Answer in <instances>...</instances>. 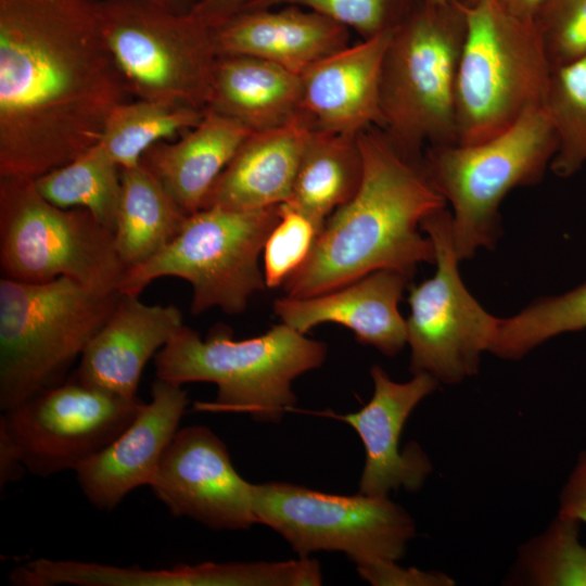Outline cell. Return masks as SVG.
<instances>
[{"instance_id": "27", "label": "cell", "mask_w": 586, "mask_h": 586, "mask_svg": "<svg viewBox=\"0 0 586 586\" xmlns=\"http://www.w3.org/2000/svg\"><path fill=\"white\" fill-rule=\"evenodd\" d=\"M120 170L97 143L34 181L38 192L51 204L61 208H84L114 233L122 190Z\"/></svg>"}, {"instance_id": "6", "label": "cell", "mask_w": 586, "mask_h": 586, "mask_svg": "<svg viewBox=\"0 0 586 586\" xmlns=\"http://www.w3.org/2000/svg\"><path fill=\"white\" fill-rule=\"evenodd\" d=\"M464 1L467 30L456 82L457 143L476 144L543 107L552 68L534 20L497 0Z\"/></svg>"}, {"instance_id": "38", "label": "cell", "mask_w": 586, "mask_h": 586, "mask_svg": "<svg viewBox=\"0 0 586 586\" xmlns=\"http://www.w3.org/2000/svg\"><path fill=\"white\" fill-rule=\"evenodd\" d=\"M507 11L522 18L534 20L543 0H497Z\"/></svg>"}, {"instance_id": "39", "label": "cell", "mask_w": 586, "mask_h": 586, "mask_svg": "<svg viewBox=\"0 0 586 586\" xmlns=\"http://www.w3.org/2000/svg\"><path fill=\"white\" fill-rule=\"evenodd\" d=\"M157 7H161L167 11L177 14H189L191 13L195 5L199 3V0H146Z\"/></svg>"}, {"instance_id": "40", "label": "cell", "mask_w": 586, "mask_h": 586, "mask_svg": "<svg viewBox=\"0 0 586 586\" xmlns=\"http://www.w3.org/2000/svg\"><path fill=\"white\" fill-rule=\"evenodd\" d=\"M424 2L426 3H432V4H443V3H447L451 0H423ZM466 1H472V0H466Z\"/></svg>"}, {"instance_id": "16", "label": "cell", "mask_w": 586, "mask_h": 586, "mask_svg": "<svg viewBox=\"0 0 586 586\" xmlns=\"http://www.w3.org/2000/svg\"><path fill=\"white\" fill-rule=\"evenodd\" d=\"M182 385L157 379L133 421L75 472L91 505L110 511L133 489L152 483L161 459L179 430L188 405Z\"/></svg>"}, {"instance_id": "24", "label": "cell", "mask_w": 586, "mask_h": 586, "mask_svg": "<svg viewBox=\"0 0 586 586\" xmlns=\"http://www.w3.org/2000/svg\"><path fill=\"white\" fill-rule=\"evenodd\" d=\"M362 157L357 136L311 130L285 204L320 226L357 192Z\"/></svg>"}, {"instance_id": "34", "label": "cell", "mask_w": 586, "mask_h": 586, "mask_svg": "<svg viewBox=\"0 0 586 586\" xmlns=\"http://www.w3.org/2000/svg\"><path fill=\"white\" fill-rule=\"evenodd\" d=\"M360 577L374 586H451L454 579L441 572L403 568L397 561H384L358 568Z\"/></svg>"}, {"instance_id": "19", "label": "cell", "mask_w": 586, "mask_h": 586, "mask_svg": "<svg viewBox=\"0 0 586 586\" xmlns=\"http://www.w3.org/2000/svg\"><path fill=\"white\" fill-rule=\"evenodd\" d=\"M183 326L174 305H148L120 295L111 316L79 358L77 381L109 393L136 398L146 362Z\"/></svg>"}, {"instance_id": "22", "label": "cell", "mask_w": 586, "mask_h": 586, "mask_svg": "<svg viewBox=\"0 0 586 586\" xmlns=\"http://www.w3.org/2000/svg\"><path fill=\"white\" fill-rule=\"evenodd\" d=\"M252 132L242 124L206 110L202 120L176 141L163 140L149 148L140 164L190 215L203 208L214 183Z\"/></svg>"}, {"instance_id": "4", "label": "cell", "mask_w": 586, "mask_h": 586, "mask_svg": "<svg viewBox=\"0 0 586 586\" xmlns=\"http://www.w3.org/2000/svg\"><path fill=\"white\" fill-rule=\"evenodd\" d=\"M327 345L280 323L266 333L237 341L219 324L205 339L182 326L154 356L157 379L183 385L211 382L217 397L211 410L249 413L259 422H277L296 403L292 382L318 368Z\"/></svg>"}, {"instance_id": "17", "label": "cell", "mask_w": 586, "mask_h": 586, "mask_svg": "<svg viewBox=\"0 0 586 586\" xmlns=\"http://www.w3.org/2000/svg\"><path fill=\"white\" fill-rule=\"evenodd\" d=\"M392 31L348 44L300 74L298 115L314 130L358 136L381 128V71Z\"/></svg>"}, {"instance_id": "29", "label": "cell", "mask_w": 586, "mask_h": 586, "mask_svg": "<svg viewBox=\"0 0 586 586\" xmlns=\"http://www.w3.org/2000/svg\"><path fill=\"white\" fill-rule=\"evenodd\" d=\"M544 109L558 137L549 168L569 177L586 162V58L552 69Z\"/></svg>"}, {"instance_id": "14", "label": "cell", "mask_w": 586, "mask_h": 586, "mask_svg": "<svg viewBox=\"0 0 586 586\" xmlns=\"http://www.w3.org/2000/svg\"><path fill=\"white\" fill-rule=\"evenodd\" d=\"M253 485L235 470L225 443L204 425L179 429L150 484L175 517L211 530H247L257 523Z\"/></svg>"}, {"instance_id": "31", "label": "cell", "mask_w": 586, "mask_h": 586, "mask_svg": "<svg viewBox=\"0 0 586 586\" xmlns=\"http://www.w3.org/2000/svg\"><path fill=\"white\" fill-rule=\"evenodd\" d=\"M423 0H246L241 10L297 5L318 12L362 39L394 30ZM240 10V11H241Z\"/></svg>"}, {"instance_id": "12", "label": "cell", "mask_w": 586, "mask_h": 586, "mask_svg": "<svg viewBox=\"0 0 586 586\" xmlns=\"http://www.w3.org/2000/svg\"><path fill=\"white\" fill-rule=\"evenodd\" d=\"M432 241L436 271L411 288L407 344L412 374L428 373L454 384L479 371L481 354L489 351L499 318L487 313L466 288L458 270L451 213L445 207L420 224Z\"/></svg>"}, {"instance_id": "13", "label": "cell", "mask_w": 586, "mask_h": 586, "mask_svg": "<svg viewBox=\"0 0 586 586\" xmlns=\"http://www.w3.org/2000/svg\"><path fill=\"white\" fill-rule=\"evenodd\" d=\"M145 403L76 379L47 387L4 410L0 434L25 469L47 477L76 468L110 445Z\"/></svg>"}, {"instance_id": "20", "label": "cell", "mask_w": 586, "mask_h": 586, "mask_svg": "<svg viewBox=\"0 0 586 586\" xmlns=\"http://www.w3.org/2000/svg\"><path fill=\"white\" fill-rule=\"evenodd\" d=\"M211 28L218 55H251L296 74L349 44L347 27L297 5L241 10Z\"/></svg>"}, {"instance_id": "32", "label": "cell", "mask_w": 586, "mask_h": 586, "mask_svg": "<svg viewBox=\"0 0 586 586\" xmlns=\"http://www.w3.org/2000/svg\"><path fill=\"white\" fill-rule=\"evenodd\" d=\"M279 213L263 249V272L270 289L284 284L306 263L323 228L285 203Z\"/></svg>"}, {"instance_id": "28", "label": "cell", "mask_w": 586, "mask_h": 586, "mask_svg": "<svg viewBox=\"0 0 586 586\" xmlns=\"http://www.w3.org/2000/svg\"><path fill=\"white\" fill-rule=\"evenodd\" d=\"M586 329V282L576 289L542 298L515 316L500 319L491 353L520 359L561 333Z\"/></svg>"}, {"instance_id": "41", "label": "cell", "mask_w": 586, "mask_h": 586, "mask_svg": "<svg viewBox=\"0 0 586 586\" xmlns=\"http://www.w3.org/2000/svg\"><path fill=\"white\" fill-rule=\"evenodd\" d=\"M200 1H201V0H199V2H200Z\"/></svg>"}, {"instance_id": "8", "label": "cell", "mask_w": 586, "mask_h": 586, "mask_svg": "<svg viewBox=\"0 0 586 586\" xmlns=\"http://www.w3.org/2000/svg\"><path fill=\"white\" fill-rule=\"evenodd\" d=\"M279 218V205L201 208L187 216L179 233L164 249L128 268L117 291L139 296L153 280L178 277L192 286L193 315L213 307L240 314L254 293L267 288L258 259Z\"/></svg>"}, {"instance_id": "11", "label": "cell", "mask_w": 586, "mask_h": 586, "mask_svg": "<svg viewBox=\"0 0 586 586\" xmlns=\"http://www.w3.org/2000/svg\"><path fill=\"white\" fill-rule=\"evenodd\" d=\"M257 523L279 533L300 556L344 552L356 568L398 561L416 535L408 512L388 496L335 495L268 482L253 485Z\"/></svg>"}, {"instance_id": "35", "label": "cell", "mask_w": 586, "mask_h": 586, "mask_svg": "<svg viewBox=\"0 0 586 586\" xmlns=\"http://www.w3.org/2000/svg\"><path fill=\"white\" fill-rule=\"evenodd\" d=\"M558 513L586 524V450L579 453L560 492Z\"/></svg>"}, {"instance_id": "18", "label": "cell", "mask_w": 586, "mask_h": 586, "mask_svg": "<svg viewBox=\"0 0 586 586\" xmlns=\"http://www.w3.org/2000/svg\"><path fill=\"white\" fill-rule=\"evenodd\" d=\"M408 280L395 270H378L323 294L277 298L273 311L282 323L304 334L324 322L339 323L358 342L395 356L407 344V323L398 304Z\"/></svg>"}, {"instance_id": "33", "label": "cell", "mask_w": 586, "mask_h": 586, "mask_svg": "<svg viewBox=\"0 0 586 586\" xmlns=\"http://www.w3.org/2000/svg\"><path fill=\"white\" fill-rule=\"evenodd\" d=\"M534 21L552 69L586 58V0H543Z\"/></svg>"}, {"instance_id": "23", "label": "cell", "mask_w": 586, "mask_h": 586, "mask_svg": "<svg viewBox=\"0 0 586 586\" xmlns=\"http://www.w3.org/2000/svg\"><path fill=\"white\" fill-rule=\"evenodd\" d=\"M300 93V74L251 55L219 54L207 110L260 131L296 116Z\"/></svg>"}, {"instance_id": "5", "label": "cell", "mask_w": 586, "mask_h": 586, "mask_svg": "<svg viewBox=\"0 0 586 586\" xmlns=\"http://www.w3.org/2000/svg\"><path fill=\"white\" fill-rule=\"evenodd\" d=\"M119 292L100 294L60 277L0 280V408L8 410L62 382L116 307Z\"/></svg>"}, {"instance_id": "15", "label": "cell", "mask_w": 586, "mask_h": 586, "mask_svg": "<svg viewBox=\"0 0 586 586\" xmlns=\"http://www.w3.org/2000/svg\"><path fill=\"white\" fill-rule=\"evenodd\" d=\"M371 399L358 411L340 416L359 435L366 461L359 493L388 496L392 491H418L432 464L418 444L400 450V435L418 404L435 391L438 382L428 373H416L407 382H395L380 367L372 366Z\"/></svg>"}, {"instance_id": "37", "label": "cell", "mask_w": 586, "mask_h": 586, "mask_svg": "<svg viewBox=\"0 0 586 586\" xmlns=\"http://www.w3.org/2000/svg\"><path fill=\"white\" fill-rule=\"evenodd\" d=\"M25 470L26 469L13 444L3 434H0L1 487L5 486L8 483L18 480Z\"/></svg>"}, {"instance_id": "1", "label": "cell", "mask_w": 586, "mask_h": 586, "mask_svg": "<svg viewBox=\"0 0 586 586\" xmlns=\"http://www.w3.org/2000/svg\"><path fill=\"white\" fill-rule=\"evenodd\" d=\"M102 0H0V176L35 179L95 145L131 95Z\"/></svg>"}, {"instance_id": "25", "label": "cell", "mask_w": 586, "mask_h": 586, "mask_svg": "<svg viewBox=\"0 0 586 586\" xmlns=\"http://www.w3.org/2000/svg\"><path fill=\"white\" fill-rule=\"evenodd\" d=\"M120 169L122 190L114 239L128 269L164 249L179 233L188 215L141 164Z\"/></svg>"}, {"instance_id": "10", "label": "cell", "mask_w": 586, "mask_h": 586, "mask_svg": "<svg viewBox=\"0 0 586 586\" xmlns=\"http://www.w3.org/2000/svg\"><path fill=\"white\" fill-rule=\"evenodd\" d=\"M100 15L131 95L207 110L218 56L209 25L146 0H102Z\"/></svg>"}, {"instance_id": "36", "label": "cell", "mask_w": 586, "mask_h": 586, "mask_svg": "<svg viewBox=\"0 0 586 586\" xmlns=\"http://www.w3.org/2000/svg\"><path fill=\"white\" fill-rule=\"evenodd\" d=\"M246 0H201L192 11L207 25L214 26L238 13Z\"/></svg>"}, {"instance_id": "30", "label": "cell", "mask_w": 586, "mask_h": 586, "mask_svg": "<svg viewBox=\"0 0 586 586\" xmlns=\"http://www.w3.org/2000/svg\"><path fill=\"white\" fill-rule=\"evenodd\" d=\"M579 523L560 515L519 549L517 575L537 586H586V546Z\"/></svg>"}, {"instance_id": "21", "label": "cell", "mask_w": 586, "mask_h": 586, "mask_svg": "<svg viewBox=\"0 0 586 586\" xmlns=\"http://www.w3.org/2000/svg\"><path fill=\"white\" fill-rule=\"evenodd\" d=\"M313 128L296 115L252 132L211 189L204 207L258 209L288 202Z\"/></svg>"}, {"instance_id": "2", "label": "cell", "mask_w": 586, "mask_h": 586, "mask_svg": "<svg viewBox=\"0 0 586 586\" xmlns=\"http://www.w3.org/2000/svg\"><path fill=\"white\" fill-rule=\"evenodd\" d=\"M357 140L360 186L328 217L306 263L283 284L285 296L323 294L383 269L410 279L419 264L435 263L432 241L418 227L446 200L380 128L361 131Z\"/></svg>"}, {"instance_id": "3", "label": "cell", "mask_w": 586, "mask_h": 586, "mask_svg": "<svg viewBox=\"0 0 586 586\" xmlns=\"http://www.w3.org/2000/svg\"><path fill=\"white\" fill-rule=\"evenodd\" d=\"M467 30L463 0L422 1L393 31L380 86L381 130L421 167L429 145L457 143L456 82Z\"/></svg>"}, {"instance_id": "26", "label": "cell", "mask_w": 586, "mask_h": 586, "mask_svg": "<svg viewBox=\"0 0 586 586\" xmlns=\"http://www.w3.org/2000/svg\"><path fill=\"white\" fill-rule=\"evenodd\" d=\"M205 113L175 101L128 100L112 111L98 144L120 168H131L149 148L187 132Z\"/></svg>"}, {"instance_id": "9", "label": "cell", "mask_w": 586, "mask_h": 586, "mask_svg": "<svg viewBox=\"0 0 586 586\" xmlns=\"http://www.w3.org/2000/svg\"><path fill=\"white\" fill-rule=\"evenodd\" d=\"M2 277L46 282L60 277L100 293L118 292L127 270L114 233L84 208L48 202L34 179L0 176Z\"/></svg>"}, {"instance_id": "7", "label": "cell", "mask_w": 586, "mask_h": 586, "mask_svg": "<svg viewBox=\"0 0 586 586\" xmlns=\"http://www.w3.org/2000/svg\"><path fill=\"white\" fill-rule=\"evenodd\" d=\"M558 149L543 107L525 113L500 135L476 144L429 145L422 171L453 207L451 233L460 260L493 249L500 231L498 207L509 191L537 183Z\"/></svg>"}]
</instances>
